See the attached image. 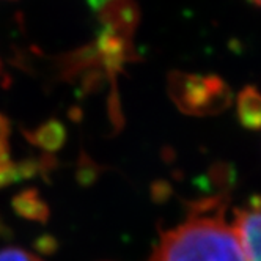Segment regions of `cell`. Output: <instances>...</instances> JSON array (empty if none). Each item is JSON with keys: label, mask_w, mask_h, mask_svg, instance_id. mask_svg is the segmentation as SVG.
Listing matches in <instances>:
<instances>
[{"label": "cell", "mask_w": 261, "mask_h": 261, "mask_svg": "<svg viewBox=\"0 0 261 261\" xmlns=\"http://www.w3.org/2000/svg\"><path fill=\"white\" fill-rule=\"evenodd\" d=\"M259 220L258 201L250 208L234 211L231 227L247 261H259Z\"/></svg>", "instance_id": "obj_2"}, {"label": "cell", "mask_w": 261, "mask_h": 261, "mask_svg": "<svg viewBox=\"0 0 261 261\" xmlns=\"http://www.w3.org/2000/svg\"><path fill=\"white\" fill-rule=\"evenodd\" d=\"M148 261H247L223 208L210 201L161 236Z\"/></svg>", "instance_id": "obj_1"}, {"label": "cell", "mask_w": 261, "mask_h": 261, "mask_svg": "<svg viewBox=\"0 0 261 261\" xmlns=\"http://www.w3.org/2000/svg\"><path fill=\"white\" fill-rule=\"evenodd\" d=\"M250 2H252L253 5H259V0H250Z\"/></svg>", "instance_id": "obj_5"}, {"label": "cell", "mask_w": 261, "mask_h": 261, "mask_svg": "<svg viewBox=\"0 0 261 261\" xmlns=\"http://www.w3.org/2000/svg\"><path fill=\"white\" fill-rule=\"evenodd\" d=\"M239 115L246 126L256 129L259 123V98L253 88H247L239 98Z\"/></svg>", "instance_id": "obj_3"}, {"label": "cell", "mask_w": 261, "mask_h": 261, "mask_svg": "<svg viewBox=\"0 0 261 261\" xmlns=\"http://www.w3.org/2000/svg\"><path fill=\"white\" fill-rule=\"evenodd\" d=\"M0 261H41L35 255L19 247H7L0 250Z\"/></svg>", "instance_id": "obj_4"}]
</instances>
